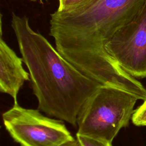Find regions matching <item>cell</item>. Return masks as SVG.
Segmentation results:
<instances>
[{
	"label": "cell",
	"mask_w": 146,
	"mask_h": 146,
	"mask_svg": "<svg viewBox=\"0 0 146 146\" xmlns=\"http://www.w3.org/2000/svg\"><path fill=\"white\" fill-rule=\"evenodd\" d=\"M31 1H38V0H31Z\"/></svg>",
	"instance_id": "obj_11"
},
{
	"label": "cell",
	"mask_w": 146,
	"mask_h": 146,
	"mask_svg": "<svg viewBox=\"0 0 146 146\" xmlns=\"http://www.w3.org/2000/svg\"><path fill=\"white\" fill-rule=\"evenodd\" d=\"M137 100L126 91L101 85L83 105L76 133L112 143L120 130L128 126Z\"/></svg>",
	"instance_id": "obj_3"
},
{
	"label": "cell",
	"mask_w": 146,
	"mask_h": 146,
	"mask_svg": "<svg viewBox=\"0 0 146 146\" xmlns=\"http://www.w3.org/2000/svg\"><path fill=\"white\" fill-rule=\"evenodd\" d=\"M60 146H80L79 143L78 142V141L76 140H74L73 141H69L67 142L66 143H64L62 145H61Z\"/></svg>",
	"instance_id": "obj_10"
},
{
	"label": "cell",
	"mask_w": 146,
	"mask_h": 146,
	"mask_svg": "<svg viewBox=\"0 0 146 146\" xmlns=\"http://www.w3.org/2000/svg\"><path fill=\"white\" fill-rule=\"evenodd\" d=\"M136 110L132 116V121L136 126H146V99Z\"/></svg>",
	"instance_id": "obj_7"
},
{
	"label": "cell",
	"mask_w": 146,
	"mask_h": 146,
	"mask_svg": "<svg viewBox=\"0 0 146 146\" xmlns=\"http://www.w3.org/2000/svg\"><path fill=\"white\" fill-rule=\"evenodd\" d=\"M11 25L29 71L38 109L76 126L83 105L101 84L66 60L44 36L33 30L26 16L13 13Z\"/></svg>",
	"instance_id": "obj_2"
},
{
	"label": "cell",
	"mask_w": 146,
	"mask_h": 146,
	"mask_svg": "<svg viewBox=\"0 0 146 146\" xmlns=\"http://www.w3.org/2000/svg\"><path fill=\"white\" fill-rule=\"evenodd\" d=\"M109 55L128 74L146 77V6L106 43Z\"/></svg>",
	"instance_id": "obj_5"
},
{
	"label": "cell",
	"mask_w": 146,
	"mask_h": 146,
	"mask_svg": "<svg viewBox=\"0 0 146 146\" xmlns=\"http://www.w3.org/2000/svg\"><path fill=\"white\" fill-rule=\"evenodd\" d=\"M59 6L57 10L60 11H68L76 9L90 0H58Z\"/></svg>",
	"instance_id": "obj_9"
},
{
	"label": "cell",
	"mask_w": 146,
	"mask_h": 146,
	"mask_svg": "<svg viewBox=\"0 0 146 146\" xmlns=\"http://www.w3.org/2000/svg\"><path fill=\"white\" fill-rule=\"evenodd\" d=\"M76 140L80 146H112V143L84 136L79 134H76Z\"/></svg>",
	"instance_id": "obj_8"
},
{
	"label": "cell",
	"mask_w": 146,
	"mask_h": 146,
	"mask_svg": "<svg viewBox=\"0 0 146 146\" xmlns=\"http://www.w3.org/2000/svg\"><path fill=\"white\" fill-rule=\"evenodd\" d=\"M146 0H90L73 10L50 15V35L58 52L88 78L146 99V89L106 50V43L136 18Z\"/></svg>",
	"instance_id": "obj_1"
},
{
	"label": "cell",
	"mask_w": 146,
	"mask_h": 146,
	"mask_svg": "<svg viewBox=\"0 0 146 146\" xmlns=\"http://www.w3.org/2000/svg\"><path fill=\"white\" fill-rule=\"evenodd\" d=\"M6 129L21 146H60L75 140L61 120L14 104L2 115Z\"/></svg>",
	"instance_id": "obj_4"
},
{
	"label": "cell",
	"mask_w": 146,
	"mask_h": 146,
	"mask_svg": "<svg viewBox=\"0 0 146 146\" xmlns=\"http://www.w3.org/2000/svg\"><path fill=\"white\" fill-rule=\"evenodd\" d=\"M22 58L2 39H0V91L10 95L17 103V95L24 83L30 78V74L22 66Z\"/></svg>",
	"instance_id": "obj_6"
}]
</instances>
